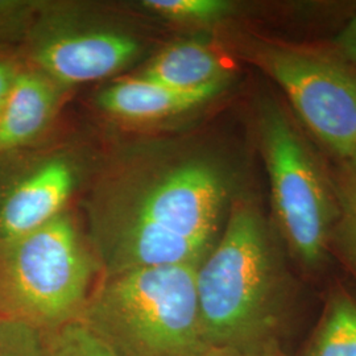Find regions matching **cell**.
<instances>
[{"instance_id":"cell-1","label":"cell","mask_w":356,"mask_h":356,"mask_svg":"<svg viewBox=\"0 0 356 356\" xmlns=\"http://www.w3.org/2000/svg\"><path fill=\"white\" fill-rule=\"evenodd\" d=\"M227 197L226 173L204 157L152 154L120 168L103 179L89 204L106 276L200 266L214 247Z\"/></svg>"},{"instance_id":"cell-2","label":"cell","mask_w":356,"mask_h":356,"mask_svg":"<svg viewBox=\"0 0 356 356\" xmlns=\"http://www.w3.org/2000/svg\"><path fill=\"white\" fill-rule=\"evenodd\" d=\"M197 294L211 348L279 354L291 309L289 281L267 223L254 207L232 209L219 242L197 268Z\"/></svg>"},{"instance_id":"cell-3","label":"cell","mask_w":356,"mask_h":356,"mask_svg":"<svg viewBox=\"0 0 356 356\" xmlns=\"http://www.w3.org/2000/svg\"><path fill=\"white\" fill-rule=\"evenodd\" d=\"M194 264L139 268L92 289L79 321L118 356H204Z\"/></svg>"},{"instance_id":"cell-4","label":"cell","mask_w":356,"mask_h":356,"mask_svg":"<svg viewBox=\"0 0 356 356\" xmlns=\"http://www.w3.org/2000/svg\"><path fill=\"white\" fill-rule=\"evenodd\" d=\"M95 263L72 218L61 213L0 245V319L41 332L81 318Z\"/></svg>"},{"instance_id":"cell-5","label":"cell","mask_w":356,"mask_h":356,"mask_svg":"<svg viewBox=\"0 0 356 356\" xmlns=\"http://www.w3.org/2000/svg\"><path fill=\"white\" fill-rule=\"evenodd\" d=\"M259 124L281 235L302 267L317 269L330 250L337 204L313 154L288 116L277 106L268 104Z\"/></svg>"},{"instance_id":"cell-6","label":"cell","mask_w":356,"mask_h":356,"mask_svg":"<svg viewBox=\"0 0 356 356\" xmlns=\"http://www.w3.org/2000/svg\"><path fill=\"white\" fill-rule=\"evenodd\" d=\"M256 58L292 102L307 128L356 168V76L310 51L261 45Z\"/></svg>"},{"instance_id":"cell-7","label":"cell","mask_w":356,"mask_h":356,"mask_svg":"<svg viewBox=\"0 0 356 356\" xmlns=\"http://www.w3.org/2000/svg\"><path fill=\"white\" fill-rule=\"evenodd\" d=\"M139 42L126 33L89 29L35 40L31 57L38 72L58 83H83L111 76L132 63Z\"/></svg>"},{"instance_id":"cell-8","label":"cell","mask_w":356,"mask_h":356,"mask_svg":"<svg viewBox=\"0 0 356 356\" xmlns=\"http://www.w3.org/2000/svg\"><path fill=\"white\" fill-rule=\"evenodd\" d=\"M74 165L53 156L20 169L0 184V245L60 216L76 186Z\"/></svg>"},{"instance_id":"cell-9","label":"cell","mask_w":356,"mask_h":356,"mask_svg":"<svg viewBox=\"0 0 356 356\" xmlns=\"http://www.w3.org/2000/svg\"><path fill=\"white\" fill-rule=\"evenodd\" d=\"M229 81L198 89L169 88L145 76L115 82L103 90L98 103L104 111L128 120H152L182 114L216 98Z\"/></svg>"},{"instance_id":"cell-10","label":"cell","mask_w":356,"mask_h":356,"mask_svg":"<svg viewBox=\"0 0 356 356\" xmlns=\"http://www.w3.org/2000/svg\"><path fill=\"white\" fill-rule=\"evenodd\" d=\"M56 103V82L38 70H19L0 111V153L35 140L48 126Z\"/></svg>"},{"instance_id":"cell-11","label":"cell","mask_w":356,"mask_h":356,"mask_svg":"<svg viewBox=\"0 0 356 356\" xmlns=\"http://www.w3.org/2000/svg\"><path fill=\"white\" fill-rule=\"evenodd\" d=\"M175 89L191 90L229 81V67L201 41L186 40L161 51L141 74Z\"/></svg>"},{"instance_id":"cell-12","label":"cell","mask_w":356,"mask_h":356,"mask_svg":"<svg viewBox=\"0 0 356 356\" xmlns=\"http://www.w3.org/2000/svg\"><path fill=\"white\" fill-rule=\"evenodd\" d=\"M300 356H356V298L331 292Z\"/></svg>"},{"instance_id":"cell-13","label":"cell","mask_w":356,"mask_h":356,"mask_svg":"<svg viewBox=\"0 0 356 356\" xmlns=\"http://www.w3.org/2000/svg\"><path fill=\"white\" fill-rule=\"evenodd\" d=\"M338 216L332 234L347 263L356 270V168L346 165L337 189Z\"/></svg>"},{"instance_id":"cell-14","label":"cell","mask_w":356,"mask_h":356,"mask_svg":"<svg viewBox=\"0 0 356 356\" xmlns=\"http://www.w3.org/2000/svg\"><path fill=\"white\" fill-rule=\"evenodd\" d=\"M44 335L49 356H118L79 319Z\"/></svg>"},{"instance_id":"cell-15","label":"cell","mask_w":356,"mask_h":356,"mask_svg":"<svg viewBox=\"0 0 356 356\" xmlns=\"http://www.w3.org/2000/svg\"><path fill=\"white\" fill-rule=\"evenodd\" d=\"M143 6L166 19L188 23H216L234 11L225 0H147Z\"/></svg>"},{"instance_id":"cell-16","label":"cell","mask_w":356,"mask_h":356,"mask_svg":"<svg viewBox=\"0 0 356 356\" xmlns=\"http://www.w3.org/2000/svg\"><path fill=\"white\" fill-rule=\"evenodd\" d=\"M0 356H49L45 335L23 323L0 319Z\"/></svg>"},{"instance_id":"cell-17","label":"cell","mask_w":356,"mask_h":356,"mask_svg":"<svg viewBox=\"0 0 356 356\" xmlns=\"http://www.w3.org/2000/svg\"><path fill=\"white\" fill-rule=\"evenodd\" d=\"M32 10L26 1L0 0V42H15L26 35Z\"/></svg>"},{"instance_id":"cell-18","label":"cell","mask_w":356,"mask_h":356,"mask_svg":"<svg viewBox=\"0 0 356 356\" xmlns=\"http://www.w3.org/2000/svg\"><path fill=\"white\" fill-rule=\"evenodd\" d=\"M337 51L346 61L356 64V13L334 40Z\"/></svg>"},{"instance_id":"cell-19","label":"cell","mask_w":356,"mask_h":356,"mask_svg":"<svg viewBox=\"0 0 356 356\" xmlns=\"http://www.w3.org/2000/svg\"><path fill=\"white\" fill-rule=\"evenodd\" d=\"M19 70L20 69H17V66L13 64V61L0 58V111L4 106L7 95L11 90L13 81L17 76Z\"/></svg>"},{"instance_id":"cell-20","label":"cell","mask_w":356,"mask_h":356,"mask_svg":"<svg viewBox=\"0 0 356 356\" xmlns=\"http://www.w3.org/2000/svg\"><path fill=\"white\" fill-rule=\"evenodd\" d=\"M204 356H244L229 348H210Z\"/></svg>"},{"instance_id":"cell-21","label":"cell","mask_w":356,"mask_h":356,"mask_svg":"<svg viewBox=\"0 0 356 356\" xmlns=\"http://www.w3.org/2000/svg\"><path fill=\"white\" fill-rule=\"evenodd\" d=\"M266 356H280L279 354H270V355H266Z\"/></svg>"}]
</instances>
